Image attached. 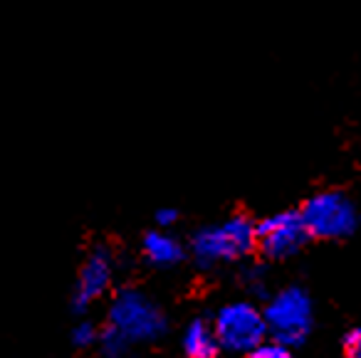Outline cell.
Here are the masks:
<instances>
[{
	"mask_svg": "<svg viewBox=\"0 0 361 358\" xmlns=\"http://www.w3.org/2000/svg\"><path fill=\"white\" fill-rule=\"evenodd\" d=\"M213 331L221 348L233 353H250L255 346L267 341L262 309L250 302H231L216 314Z\"/></svg>",
	"mask_w": 361,
	"mask_h": 358,
	"instance_id": "5",
	"label": "cell"
},
{
	"mask_svg": "<svg viewBox=\"0 0 361 358\" xmlns=\"http://www.w3.org/2000/svg\"><path fill=\"white\" fill-rule=\"evenodd\" d=\"M245 358H295L290 351V346L277 341H262L260 346H255L250 353H245Z\"/></svg>",
	"mask_w": 361,
	"mask_h": 358,
	"instance_id": "12",
	"label": "cell"
},
{
	"mask_svg": "<svg viewBox=\"0 0 361 358\" xmlns=\"http://www.w3.org/2000/svg\"><path fill=\"white\" fill-rule=\"evenodd\" d=\"M176 220H178V210L176 208H159L156 210V225H159L161 230L176 225Z\"/></svg>",
	"mask_w": 361,
	"mask_h": 358,
	"instance_id": "14",
	"label": "cell"
},
{
	"mask_svg": "<svg viewBox=\"0 0 361 358\" xmlns=\"http://www.w3.org/2000/svg\"><path fill=\"white\" fill-rule=\"evenodd\" d=\"M141 249H144V257L156 267H173V264H178L183 259V245L166 230L146 233Z\"/></svg>",
	"mask_w": 361,
	"mask_h": 358,
	"instance_id": "8",
	"label": "cell"
},
{
	"mask_svg": "<svg viewBox=\"0 0 361 358\" xmlns=\"http://www.w3.org/2000/svg\"><path fill=\"white\" fill-rule=\"evenodd\" d=\"M114 279V257L106 247H94L87 254L85 264L80 269L75 287V309H87L99 302L111 287Z\"/></svg>",
	"mask_w": 361,
	"mask_h": 358,
	"instance_id": "7",
	"label": "cell"
},
{
	"mask_svg": "<svg viewBox=\"0 0 361 358\" xmlns=\"http://www.w3.org/2000/svg\"><path fill=\"white\" fill-rule=\"evenodd\" d=\"M97 341H99V328L92 321H80L72 328V343H75V346L90 348V346H97Z\"/></svg>",
	"mask_w": 361,
	"mask_h": 358,
	"instance_id": "11",
	"label": "cell"
},
{
	"mask_svg": "<svg viewBox=\"0 0 361 358\" xmlns=\"http://www.w3.org/2000/svg\"><path fill=\"white\" fill-rule=\"evenodd\" d=\"M310 233H307L305 223H302L300 213L295 210H282V213L267 215L265 220L255 225V240L257 247L267 254V257L285 259L300 252L302 245L307 242Z\"/></svg>",
	"mask_w": 361,
	"mask_h": 358,
	"instance_id": "6",
	"label": "cell"
},
{
	"mask_svg": "<svg viewBox=\"0 0 361 358\" xmlns=\"http://www.w3.org/2000/svg\"><path fill=\"white\" fill-rule=\"evenodd\" d=\"M183 353L188 358H216L221 351V343L213 331V323L206 319H193L183 331Z\"/></svg>",
	"mask_w": 361,
	"mask_h": 358,
	"instance_id": "9",
	"label": "cell"
},
{
	"mask_svg": "<svg viewBox=\"0 0 361 358\" xmlns=\"http://www.w3.org/2000/svg\"><path fill=\"white\" fill-rule=\"evenodd\" d=\"M344 351L346 358H361V326H354L344 336Z\"/></svg>",
	"mask_w": 361,
	"mask_h": 358,
	"instance_id": "13",
	"label": "cell"
},
{
	"mask_svg": "<svg viewBox=\"0 0 361 358\" xmlns=\"http://www.w3.org/2000/svg\"><path fill=\"white\" fill-rule=\"evenodd\" d=\"M307 233L319 240H339L356 230L359 215L356 205L341 190H322L314 193L300 210Z\"/></svg>",
	"mask_w": 361,
	"mask_h": 358,
	"instance_id": "4",
	"label": "cell"
},
{
	"mask_svg": "<svg viewBox=\"0 0 361 358\" xmlns=\"http://www.w3.org/2000/svg\"><path fill=\"white\" fill-rule=\"evenodd\" d=\"M106 321H109L106 326L126 338L131 346L156 341L166 331V316L161 307L139 289L116 292L106 311Z\"/></svg>",
	"mask_w": 361,
	"mask_h": 358,
	"instance_id": "2",
	"label": "cell"
},
{
	"mask_svg": "<svg viewBox=\"0 0 361 358\" xmlns=\"http://www.w3.org/2000/svg\"><path fill=\"white\" fill-rule=\"evenodd\" d=\"M267 336L272 341L297 346L307 338L314 321V307H312L310 294L302 287H287L270 297V302L262 309Z\"/></svg>",
	"mask_w": 361,
	"mask_h": 358,
	"instance_id": "3",
	"label": "cell"
},
{
	"mask_svg": "<svg viewBox=\"0 0 361 358\" xmlns=\"http://www.w3.org/2000/svg\"><path fill=\"white\" fill-rule=\"evenodd\" d=\"M255 247V223L245 215H233L218 225H206L191 237V254L201 267L235 262Z\"/></svg>",
	"mask_w": 361,
	"mask_h": 358,
	"instance_id": "1",
	"label": "cell"
},
{
	"mask_svg": "<svg viewBox=\"0 0 361 358\" xmlns=\"http://www.w3.org/2000/svg\"><path fill=\"white\" fill-rule=\"evenodd\" d=\"M247 284H250V289H260L262 287V269L260 267H255V269H250L247 272Z\"/></svg>",
	"mask_w": 361,
	"mask_h": 358,
	"instance_id": "15",
	"label": "cell"
},
{
	"mask_svg": "<svg viewBox=\"0 0 361 358\" xmlns=\"http://www.w3.org/2000/svg\"><path fill=\"white\" fill-rule=\"evenodd\" d=\"M99 351L104 358H126L131 351V343L126 338H121L116 331H111L109 326L104 331H99Z\"/></svg>",
	"mask_w": 361,
	"mask_h": 358,
	"instance_id": "10",
	"label": "cell"
}]
</instances>
